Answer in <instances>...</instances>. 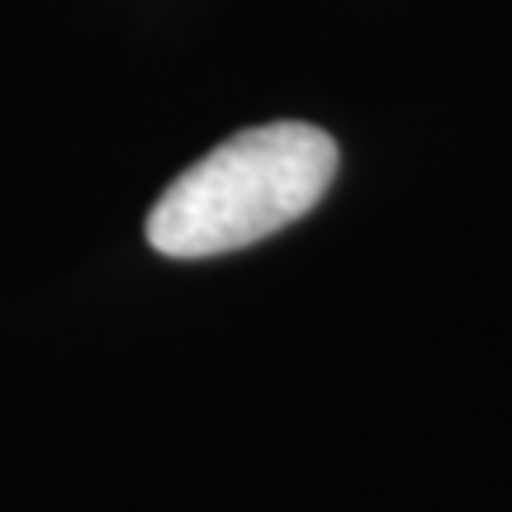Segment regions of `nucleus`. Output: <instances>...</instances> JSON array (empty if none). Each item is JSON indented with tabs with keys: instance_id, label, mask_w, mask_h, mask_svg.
<instances>
[{
	"instance_id": "obj_1",
	"label": "nucleus",
	"mask_w": 512,
	"mask_h": 512,
	"mask_svg": "<svg viewBox=\"0 0 512 512\" xmlns=\"http://www.w3.org/2000/svg\"><path fill=\"white\" fill-rule=\"evenodd\" d=\"M337 176V143L313 124H261L181 171L147 214V242L176 261L242 252L304 219Z\"/></svg>"
}]
</instances>
